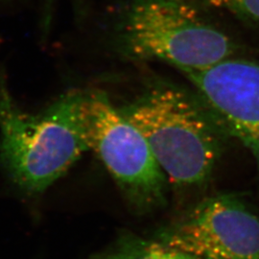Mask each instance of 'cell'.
<instances>
[{"mask_svg": "<svg viewBox=\"0 0 259 259\" xmlns=\"http://www.w3.org/2000/svg\"><path fill=\"white\" fill-rule=\"evenodd\" d=\"M80 93H65L31 113L0 78V166L24 194H44L90 151L79 115Z\"/></svg>", "mask_w": 259, "mask_h": 259, "instance_id": "cell-1", "label": "cell"}, {"mask_svg": "<svg viewBox=\"0 0 259 259\" xmlns=\"http://www.w3.org/2000/svg\"><path fill=\"white\" fill-rule=\"evenodd\" d=\"M119 109L145 137L174 184L201 185L210 176L223 130L206 106L174 85L157 83Z\"/></svg>", "mask_w": 259, "mask_h": 259, "instance_id": "cell-2", "label": "cell"}, {"mask_svg": "<svg viewBox=\"0 0 259 259\" xmlns=\"http://www.w3.org/2000/svg\"><path fill=\"white\" fill-rule=\"evenodd\" d=\"M122 52L133 60H157L184 73L229 58L230 38L204 22L187 0H133L118 27Z\"/></svg>", "mask_w": 259, "mask_h": 259, "instance_id": "cell-3", "label": "cell"}, {"mask_svg": "<svg viewBox=\"0 0 259 259\" xmlns=\"http://www.w3.org/2000/svg\"><path fill=\"white\" fill-rule=\"evenodd\" d=\"M79 115L83 137L136 212L165 201L166 175L142 133L99 90L81 91Z\"/></svg>", "mask_w": 259, "mask_h": 259, "instance_id": "cell-4", "label": "cell"}, {"mask_svg": "<svg viewBox=\"0 0 259 259\" xmlns=\"http://www.w3.org/2000/svg\"><path fill=\"white\" fill-rule=\"evenodd\" d=\"M198 259H259V218L231 195L204 199L159 233Z\"/></svg>", "mask_w": 259, "mask_h": 259, "instance_id": "cell-5", "label": "cell"}, {"mask_svg": "<svg viewBox=\"0 0 259 259\" xmlns=\"http://www.w3.org/2000/svg\"><path fill=\"white\" fill-rule=\"evenodd\" d=\"M185 74L223 132L238 139L259 168V65L226 59Z\"/></svg>", "mask_w": 259, "mask_h": 259, "instance_id": "cell-6", "label": "cell"}, {"mask_svg": "<svg viewBox=\"0 0 259 259\" xmlns=\"http://www.w3.org/2000/svg\"><path fill=\"white\" fill-rule=\"evenodd\" d=\"M92 259H198L157 239L150 240L129 231H122L104 250Z\"/></svg>", "mask_w": 259, "mask_h": 259, "instance_id": "cell-7", "label": "cell"}, {"mask_svg": "<svg viewBox=\"0 0 259 259\" xmlns=\"http://www.w3.org/2000/svg\"><path fill=\"white\" fill-rule=\"evenodd\" d=\"M216 8L229 10L246 18L259 20V0H204Z\"/></svg>", "mask_w": 259, "mask_h": 259, "instance_id": "cell-8", "label": "cell"}]
</instances>
